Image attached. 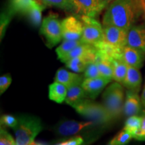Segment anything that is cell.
<instances>
[{
    "label": "cell",
    "mask_w": 145,
    "mask_h": 145,
    "mask_svg": "<svg viewBox=\"0 0 145 145\" xmlns=\"http://www.w3.org/2000/svg\"><path fill=\"white\" fill-rule=\"evenodd\" d=\"M141 101H142V105H143V106L144 107V109H145V83H144V89H143L142 95H141Z\"/></svg>",
    "instance_id": "d590c367"
},
{
    "label": "cell",
    "mask_w": 145,
    "mask_h": 145,
    "mask_svg": "<svg viewBox=\"0 0 145 145\" xmlns=\"http://www.w3.org/2000/svg\"><path fill=\"white\" fill-rule=\"evenodd\" d=\"M78 13H81L90 17L95 18L102 12L99 0H75Z\"/></svg>",
    "instance_id": "4fadbf2b"
},
{
    "label": "cell",
    "mask_w": 145,
    "mask_h": 145,
    "mask_svg": "<svg viewBox=\"0 0 145 145\" xmlns=\"http://www.w3.org/2000/svg\"><path fill=\"white\" fill-rule=\"evenodd\" d=\"M61 28L63 39L78 40L81 39L83 24L81 19L70 16L61 21Z\"/></svg>",
    "instance_id": "52a82bcc"
},
{
    "label": "cell",
    "mask_w": 145,
    "mask_h": 145,
    "mask_svg": "<svg viewBox=\"0 0 145 145\" xmlns=\"http://www.w3.org/2000/svg\"><path fill=\"white\" fill-rule=\"evenodd\" d=\"M78 113L89 119L96 124L108 125L114 121L106 109L91 99H85L73 107Z\"/></svg>",
    "instance_id": "277c9868"
},
{
    "label": "cell",
    "mask_w": 145,
    "mask_h": 145,
    "mask_svg": "<svg viewBox=\"0 0 145 145\" xmlns=\"http://www.w3.org/2000/svg\"><path fill=\"white\" fill-rule=\"evenodd\" d=\"M48 97L50 100L61 104L65 101L67 93V88L62 83L55 81L48 88Z\"/></svg>",
    "instance_id": "d6986e66"
},
{
    "label": "cell",
    "mask_w": 145,
    "mask_h": 145,
    "mask_svg": "<svg viewBox=\"0 0 145 145\" xmlns=\"http://www.w3.org/2000/svg\"><path fill=\"white\" fill-rule=\"evenodd\" d=\"M101 77L100 72L97 67V63L93 61L87 67L84 71V79H89V78H96Z\"/></svg>",
    "instance_id": "f1b7e54d"
},
{
    "label": "cell",
    "mask_w": 145,
    "mask_h": 145,
    "mask_svg": "<svg viewBox=\"0 0 145 145\" xmlns=\"http://www.w3.org/2000/svg\"><path fill=\"white\" fill-rule=\"evenodd\" d=\"M99 2H100L101 6L103 10H104L105 8H106L107 7L110 5V3L113 1L114 0H99Z\"/></svg>",
    "instance_id": "e575fe53"
},
{
    "label": "cell",
    "mask_w": 145,
    "mask_h": 145,
    "mask_svg": "<svg viewBox=\"0 0 145 145\" xmlns=\"http://www.w3.org/2000/svg\"><path fill=\"white\" fill-rule=\"evenodd\" d=\"M0 123H1V126L10 127V128H13L18 124L17 117L16 118L12 115H8V114L3 115L0 118Z\"/></svg>",
    "instance_id": "4dcf8cb0"
},
{
    "label": "cell",
    "mask_w": 145,
    "mask_h": 145,
    "mask_svg": "<svg viewBox=\"0 0 145 145\" xmlns=\"http://www.w3.org/2000/svg\"><path fill=\"white\" fill-rule=\"evenodd\" d=\"M46 5L39 0H35L32 6L25 14L34 26H39L42 21V14Z\"/></svg>",
    "instance_id": "ffe728a7"
},
{
    "label": "cell",
    "mask_w": 145,
    "mask_h": 145,
    "mask_svg": "<svg viewBox=\"0 0 145 145\" xmlns=\"http://www.w3.org/2000/svg\"><path fill=\"white\" fill-rule=\"evenodd\" d=\"M142 105L141 98L138 93L127 91L124 106V114L126 116L140 115L142 112Z\"/></svg>",
    "instance_id": "7c38bea8"
},
{
    "label": "cell",
    "mask_w": 145,
    "mask_h": 145,
    "mask_svg": "<svg viewBox=\"0 0 145 145\" xmlns=\"http://www.w3.org/2000/svg\"><path fill=\"white\" fill-rule=\"evenodd\" d=\"M97 53L72 58L65 63L66 67L75 72H84L88 65L95 61Z\"/></svg>",
    "instance_id": "2e32d148"
},
{
    "label": "cell",
    "mask_w": 145,
    "mask_h": 145,
    "mask_svg": "<svg viewBox=\"0 0 145 145\" xmlns=\"http://www.w3.org/2000/svg\"><path fill=\"white\" fill-rule=\"evenodd\" d=\"M141 122H142V118L140 116H129L128 117L125 122L124 129L130 132L134 136L138 132V130L140 129Z\"/></svg>",
    "instance_id": "484cf974"
},
{
    "label": "cell",
    "mask_w": 145,
    "mask_h": 145,
    "mask_svg": "<svg viewBox=\"0 0 145 145\" xmlns=\"http://www.w3.org/2000/svg\"><path fill=\"white\" fill-rule=\"evenodd\" d=\"M40 32L46 39V45L49 48H52L61 42L63 39L61 22L57 14H50L44 18Z\"/></svg>",
    "instance_id": "8992f818"
},
{
    "label": "cell",
    "mask_w": 145,
    "mask_h": 145,
    "mask_svg": "<svg viewBox=\"0 0 145 145\" xmlns=\"http://www.w3.org/2000/svg\"><path fill=\"white\" fill-rule=\"evenodd\" d=\"M0 144L1 145H15L16 139L14 140L12 136L8 133L2 126L0 129Z\"/></svg>",
    "instance_id": "f546056e"
},
{
    "label": "cell",
    "mask_w": 145,
    "mask_h": 145,
    "mask_svg": "<svg viewBox=\"0 0 145 145\" xmlns=\"http://www.w3.org/2000/svg\"><path fill=\"white\" fill-rule=\"evenodd\" d=\"M35 0H9L8 9L14 15L21 14L25 15Z\"/></svg>",
    "instance_id": "603a6c76"
},
{
    "label": "cell",
    "mask_w": 145,
    "mask_h": 145,
    "mask_svg": "<svg viewBox=\"0 0 145 145\" xmlns=\"http://www.w3.org/2000/svg\"><path fill=\"white\" fill-rule=\"evenodd\" d=\"M12 79L10 74H5L0 77V93L3 94L8 89L12 83Z\"/></svg>",
    "instance_id": "d6a6232c"
},
{
    "label": "cell",
    "mask_w": 145,
    "mask_h": 145,
    "mask_svg": "<svg viewBox=\"0 0 145 145\" xmlns=\"http://www.w3.org/2000/svg\"><path fill=\"white\" fill-rule=\"evenodd\" d=\"M83 143V138L80 136H75L71 137L67 140H62L61 142L57 143L58 145H79Z\"/></svg>",
    "instance_id": "836d02e7"
},
{
    "label": "cell",
    "mask_w": 145,
    "mask_h": 145,
    "mask_svg": "<svg viewBox=\"0 0 145 145\" xmlns=\"http://www.w3.org/2000/svg\"><path fill=\"white\" fill-rule=\"evenodd\" d=\"M111 59L114 68L113 79L116 82L122 84L126 76L128 65L120 59H112V58Z\"/></svg>",
    "instance_id": "7402d4cb"
},
{
    "label": "cell",
    "mask_w": 145,
    "mask_h": 145,
    "mask_svg": "<svg viewBox=\"0 0 145 145\" xmlns=\"http://www.w3.org/2000/svg\"><path fill=\"white\" fill-rule=\"evenodd\" d=\"M141 1H142V3H145V0H141Z\"/></svg>",
    "instance_id": "74e56055"
},
{
    "label": "cell",
    "mask_w": 145,
    "mask_h": 145,
    "mask_svg": "<svg viewBox=\"0 0 145 145\" xmlns=\"http://www.w3.org/2000/svg\"><path fill=\"white\" fill-rule=\"evenodd\" d=\"M112 80L103 77L84 79L82 87L89 98L95 99Z\"/></svg>",
    "instance_id": "30bf717a"
},
{
    "label": "cell",
    "mask_w": 145,
    "mask_h": 145,
    "mask_svg": "<svg viewBox=\"0 0 145 145\" xmlns=\"http://www.w3.org/2000/svg\"><path fill=\"white\" fill-rule=\"evenodd\" d=\"M95 62L97 63L101 77L112 80L114 68L111 58L97 50Z\"/></svg>",
    "instance_id": "e0dca14e"
},
{
    "label": "cell",
    "mask_w": 145,
    "mask_h": 145,
    "mask_svg": "<svg viewBox=\"0 0 145 145\" xmlns=\"http://www.w3.org/2000/svg\"><path fill=\"white\" fill-rule=\"evenodd\" d=\"M102 102L114 121L120 118L124 106V91L121 83L116 81L106 88L102 95Z\"/></svg>",
    "instance_id": "3957f363"
},
{
    "label": "cell",
    "mask_w": 145,
    "mask_h": 145,
    "mask_svg": "<svg viewBox=\"0 0 145 145\" xmlns=\"http://www.w3.org/2000/svg\"><path fill=\"white\" fill-rule=\"evenodd\" d=\"M103 26H114L128 31L143 12L141 0H114L106 8Z\"/></svg>",
    "instance_id": "6da1fadb"
},
{
    "label": "cell",
    "mask_w": 145,
    "mask_h": 145,
    "mask_svg": "<svg viewBox=\"0 0 145 145\" xmlns=\"http://www.w3.org/2000/svg\"><path fill=\"white\" fill-rule=\"evenodd\" d=\"M127 45L145 53V26L134 25L128 30Z\"/></svg>",
    "instance_id": "8fae6325"
},
{
    "label": "cell",
    "mask_w": 145,
    "mask_h": 145,
    "mask_svg": "<svg viewBox=\"0 0 145 145\" xmlns=\"http://www.w3.org/2000/svg\"><path fill=\"white\" fill-rule=\"evenodd\" d=\"M17 119L18 124L13 128L16 144H35L34 139L42 130L40 119L31 115H20Z\"/></svg>",
    "instance_id": "7a4b0ae2"
},
{
    "label": "cell",
    "mask_w": 145,
    "mask_h": 145,
    "mask_svg": "<svg viewBox=\"0 0 145 145\" xmlns=\"http://www.w3.org/2000/svg\"><path fill=\"white\" fill-rule=\"evenodd\" d=\"M84 76L68 71L64 69H59L56 72L54 81L62 83L69 88L76 84L82 83Z\"/></svg>",
    "instance_id": "9a60e30c"
},
{
    "label": "cell",
    "mask_w": 145,
    "mask_h": 145,
    "mask_svg": "<svg viewBox=\"0 0 145 145\" xmlns=\"http://www.w3.org/2000/svg\"><path fill=\"white\" fill-rule=\"evenodd\" d=\"M142 8H143V12H144V14H145V3H142Z\"/></svg>",
    "instance_id": "8d00e7d4"
},
{
    "label": "cell",
    "mask_w": 145,
    "mask_h": 145,
    "mask_svg": "<svg viewBox=\"0 0 145 145\" xmlns=\"http://www.w3.org/2000/svg\"><path fill=\"white\" fill-rule=\"evenodd\" d=\"M14 16V14L8 9L1 12V18H0V38H1V40H2L4 36L9 24L10 23Z\"/></svg>",
    "instance_id": "83f0119b"
},
{
    "label": "cell",
    "mask_w": 145,
    "mask_h": 145,
    "mask_svg": "<svg viewBox=\"0 0 145 145\" xmlns=\"http://www.w3.org/2000/svg\"><path fill=\"white\" fill-rule=\"evenodd\" d=\"M120 59L124 61L128 66L140 69L144 65L145 53L135 47L126 45L123 48Z\"/></svg>",
    "instance_id": "9c48e42d"
},
{
    "label": "cell",
    "mask_w": 145,
    "mask_h": 145,
    "mask_svg": "<svg viewBox=\"0 0 145 145\" xmlns=\"http://www.w3.org/2000/svg\"><path fill=\"white\" fill-rule=\"evenodd\" d=\"M81 84L82 83L76 84L67 88V93L65 101L72 108L83 99L88 97Z\"/></svg>",
    "instance_id": "ac0fdd59"
},
{
    "label": "cell",
    "mask_w": 145,
    "mask_h": 145,
    "mask_svg": "<svg viewBox=\"0 0 145 145\" xmlns=\"http://www.w3.org/2000/svg\"><path fill=\"white\" fill-rule=\"evenodd\" d=\"M80 19L83 22V30L81 40L83 42L99 46L104 42V27L95 18L83 15Z\"/></svg>",
    "instance_id": "5b68a950"
},
{
    "label": "cell",
    "mask_w": 145,
    "mask_h": 145,
    "mask_svg": "<svg viewBox=\"0 0 145 145\" xmlns=\"http://www.w3.org/2000/svg\"><path fill=\"white\" fill-rule=\"evenodd\" d=\"M142 84V76L138 69L128 66V71L122 85L128 90L138 93Z\"/></svg>",
    "instance_id": "5bb4252c"
},
{
    "label": "cell",
    "mask_w": 145,
    "mask_h": 145,
    "mask_svg": "<svg viewBox=\"0 0 145 145\" xmlns=\"http://www.w3.org/2000/svg\"><path fill=\"white\" fill-rule=\"evenodd\" d=\"M95 124L93 121L77 122L75 120H66L61 122L55 126L54 132L61 137H69L79 133L81 130Z\"/></svg>",
    "instance_id": "ba28073f"
},
{
    "label": "cell",
    "mask_w": 145,
    "mask_h": 145,
    "mask_svg": "<svg viewBox=\"0 0 145 145\" xmlns=\"http://www.w3.org/2000/svg\"><path fill=\"white\" fill-rule=\"evenodd\" d=\"M142 118L141 126L140 129L133 136V138L137 140H145V109L142 110L140 114Z\"/></svg>",
    "instance_id": "1f68e13d"
},
{
    "label": "cell",
    "mask_w": 145,
    "mask_h": 145,
    "mask_svg": "<svg viewBox=\"0 0 145 145\" xmlns=\"http://www.w3.org/2000/svg\"><path fill=\"white\" fill-rule=\"evenodd\" d=\"M133 138V135L130 132L123 128V130L116 135L110 141L109 144L111 145H124L128 144Z\"/></svg>",
    "instance_id": "4316f807"
},
{
    "label": "cell",
    "mask_w": 145,
    "mask_h": 145,
    "mask_svg": "<svg viewBox=\"0 0 145 145\" xmlns=\"http://www.w3.org/2000/svg\"><path fill=\"white\" fill-rule=\"evenodd\" d=\"M48 6H52L70 12H78V8L72 0H39Z\"/></svg>",
    "instance_id": "cb8c5ba5"
},
{
    "label": "cell",
    "mask_w": 145,
    "mask_h": 145,
    "mask_svg": "<svg viewBox=\"0 0 145 145\" xmlns=\"http://www.w3.org/2000/svg\"><path fill=\"white\" fill-rule=\"evenodd\" d=\"M72 1H73V2H74V3H75V0H72ZM75 5H76V3H75Z\"/></svg>",
    "instance_id": "f35d334b"
},
{
    "label": "cell",
    "mask_w": 145,
    "mask_h": 145,
    "mask_svg": "<svg viewBox=\"0 0 145 145\" xmlns=\"http://www.w3.org/2000/svg\"><path fill=\"white\" fill-rule=\"evenodd\" d=\"M97 52V49L95 46L89 44H87V43L85 42H82L81 44L78 45L77 47H75L70 53H69L67 55H66L64 58H63L61 60V61L65 63L67 61H68L69 60L72 59V58L79 57V56L93 54H96Z\"/></svg>",
    "instance_id": "44dd1931"
},
{
    "label": "cell",
    "mask_w": 145,
    "mask_h": 145,
    "mask_svg": "<svg viewBox=\"0 0 145 145\" xmlns=\"http://www.w3.org/2000/svg\"><path fill=\"white\" fill-rule=\"evenodd\" d=\"M83 42L81 40H64L62 44L59 46L56 49V53L57 54L58 59L61 60L65 56L70 53L75 47L79 45Z\"/></svg>",
    "instance_id": "d4e9b609"
}]
</instances>
